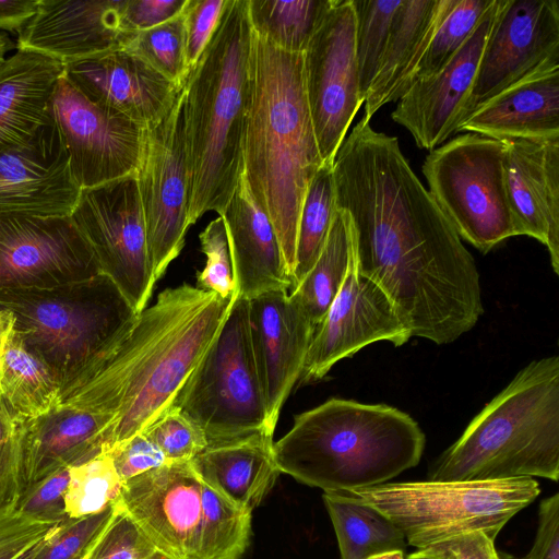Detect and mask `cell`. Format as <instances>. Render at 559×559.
Segmentation results:
<instances>
[{
  "instance_id": "cell-15",
  "label": "cell",
  "mask_w": 559,
  "mask_h": 559,
  "mask_svg": "<svg viewBox=\"0 0 559 559\" xmlns=\"http://www.w3.org/2000/svg\"><path fill=\"white\" fill-rule=\"evenodd\" d=\"M50 110L81 190L136 173L144 127L94 104L64 74Z\"/></svg>"
},
{
  "instance_id": "cell-34",
  "label": "cell",
  "mask_w": 559,
  "mask_h": 559,
  "mask_svg": "<svg viewBox=\"0 0 559 559\" xmlns=\"http://www.w3.org/2000/svg\"><path fill=\"white\" fill-rule=\"evenodd\" d=\"M333 0H248L252 31L273 46L304 53Z\"/></svg>"
},
{
  "instance_id": "cell-44",
  "label": "cell",
  "mask_w": 559,
  "mask_h": 559,
  "mask_svg": "<svg viewBox=\"0 0 559 559\" xmlns=\"http://www.w3.org/2000/svg\"><path fill=\"white\" fill-rule=\"evenodd\" d=\"M110 524L88 559H145L157 549L135 521L118 504Z\"/></svg>"
},
{
  "instance_id": "cell-19",
  "label": "cell",
  "mask_w": 559,
  "mask_h": 559,
  "mask_svg": "<svg viewBox=\"0 0 559 559\" xmlns=\"http://www.w3.org/2000/svg\"><path fill=\"white\" fill-rule=\"evenodd\" d=\"M249 302L253 359L274 433L287 397L298 382L316 325L285 290L259 295Z\"/></svg>"
},
{
  "instance_id": "cell-1",
  "label": "cell",
  "mask_w": 559,
  "mask_h": 559,
  "mask_svg": "<svg viewBox=\"0 0 559 559\" xmlns=\"http://www.w3.org/2000/svg\"><path fill=\"white\" fill-rule=\"evenodd\" d=\"M333 178L358 269L384 290L412 336L442 345L472 330L484 312L475 260L397 138L361 117L334 157Z\"/></svg>"
},
{
  "instance_id": "cell-42",
  "label": "cell",
  "mask_w": 559,
  "mask_h": 559,
  "mask_svg": "<svg viewBox=\"0 0 559 559\" xmlns=\"http://www.w3.org/2000/svg\"><path fill=\"white\" fill-rule=\"evenodd\" d=\"M144 432L168 462H188L207 447L202 429L177 406L169 407Z\"/></svg>"
},
{
  "instance_id": "cell-38",
  "label": "cell",
  "mask_w": 559,
  "mask_h": 559,
  "mask_svg": "<svg viewBox=\"0 0 559 559\" xmlns=\"http://www.w3.org/2000/svg\"><path fill=\"white\" fill-rule=\"evenodd\" d=\"M122 487L109 453L70 467L64 497L68 519L98 513L117 502Z\"/></svg>"
},
{
  "instance_id": "cell-22",
  "label": "cell",
  "mask_w": 559,
  "mask_h": 559,
  "mask_svg": "<svg viewBox=\"0 0 559 559\" xmlns=\"http://www.w3.org/2000/svg\"><path fill=\"white\" fill-rule=\"evenodd\" d=\"M63 74L87 99L142 127L160 120L182 88L121 48L64 64Z\"/></svg>"
},
{
  "instance_id": "cell-31",
  "label": "cell",
  "mask_w": 559,
  "mask_h": 559,
  "mask_svg": "<svg viewBox=\"0 0 559 559\" xmlns=\"http://www.w3.org/2000/svg\"><path fill=\"white\" fill-rule=\"evenodd\" d=\"M60 383L12 328L0 355V397L21 420L40 417L59 404Z\"/></svg>"
},
{
  "instance_id": "cell-52",
  "label": "cell",
  "mask_w": 559,
  "mask_h": 559,
  "mask_svg": "<svg viewBox=\"0 0 559 559\" xmlns=\"http://www.w3.org/2000/svg\"><path fill=\"white\" fill-rule=\"evenodd\" d=\"M449 551L455 559H500L493 540L483 532H472L432 545Z\"/></svg>"
},
{
  "instance_id": "cell-37",
  "label": "cell",
  "mask_w": 559,
  "mask_h": 559,
  "mask_svg": "<svg viewBox=\"0 0 559 559\" xmlns=\"http://www.w3.org/2000/svg\"><path fill=\"white\" fill-rule=\"evenodd\" d=\"M121 49L138 56L178 85H183L190 73L182 12L148 29L128 32Z\"/></svg>"
},
{
  "instance_id": "cell-45",
  "label": "cell",
  "mask_w": 559,
  "mask_h": 559,
  "mask_svg": "<svg viewBox=\"0 0 559 559\" xmlns=\"http://www.w3.org/2000/svg\"><path fill=\"white\" fill-rule=\"evenodd\" d=\"M22 423L0 397V510L15 506L21 495Z\"/></svg>"
},
{
  "instance_id": "cell-13",
  "label": "cell",
  "mask_w": 559,
  "mask_h": 559,
  "mask_svg": "<svg viewBox=\"0 0 559 559\" xmlns=\"http://www.w3.org/2000/svg\"><path fill=\"white\" fill-rule=\"evenodd\" d=\"M304 82L323 164L333 165L364 99L355 53L353 0H333L302 53Z\"/></svg>"
},
{
  "instance_id": "cell-11",
  "label": "cell",
  "mask_w": 559,
  "mask_h": 559,
  "mask_svg": "<svg viewBox=\"0 0 559 559\" xmlns=\"http://www.w3.org/2000/svg\"><path fill=\"white\" fill-rule=\"evenodd\" d=\"M70 217L91 247L100 274L142 312L156 281L135 174L82 189Z\"/></svg>"
},
{
  "instance_id": "cell-5",
  "label": "cell",
  "mask_w": 559,
  "mask_h": 559,
  "mask_svg": "<svg viewBox=\"0 0 559 559\" xmlns=\"http://www.w3.org/2000/svg\"><path fill=\"white\" fill-rule=\"evenodd\" d=\"M432 481L559 478V357L534 360L429 469Z\"/></svg>"
},
{
  "instance_id": "cell-43",
  "label": "cell",
  "mask_w": 559,
  "mask_h": 559,
  "mask_svg": "<svg viewBox=\"0 0 559 559\" xmlns=\"http://www.w3.org/2000/svg\"><path fill=\"white\" fill-rule=\"evenodd\" d=\"M205 265L197 277L198 288L217 294L222 298L236 296L233 261L222 216L211 221L199 236Z\"/></svg>"
},
{
  "instance_id": "cell-40",
  "label": "cell",
  "mask_w": 559,
  "mask_h": 559,
  "mask_svg": "<svg viewBox=\"0 0 559 559\" xmlns=\"http://www.w3.org/2000/svg\"><path fill=\"white\" fill-rule=\"evenodd\" d=\"M117 508L116 502L98 513L57 523L19 559H88Z\"/></svg>"
},
{
  "instance_id": "cell-17",
  "label": "cell",
  "mask_w": 559,
  "mask_h": 559,
  "mask_svg": "<svg viewBox=\"0 0 559 559\" xmlns=\"http://www.w3.org/2000/svg\"><path fill=\"white\" fill-rule=\"evenodd\" d=\"M554 58H559L558 1L499 0L463 120L478 106Z\"/></svg>"
},
{
  "instance_id": "cell-39",
  "label": "cell",
  "mask_w": 559,
  "mask_h": 559,
  "mask_svg": "<svg viewBox=\"0 0 559 559\" xmlns=\"http://www.w3.org/2000/svg\"><path fill=\"white\" fill-rule=\"evenodd\" d=\"M400 2L401 0H353L355 53L364 102L378 72L393 14Z\"/></svg>"
},
{
  "instance_id": "cell-24",
  "label": "cell",
  "mask_w": 559,
  "mask_h": 559,
  "mask_svg": "<svg viewBox=\"0 0 559 559\" xmlns=\"http://www.w3.org/2000/svg\"><path fill=\"white\" fill-rule=\"evenodd\" d=\"M503 141L504 182L519 235L544 243L559 274V138Z\"/></svg>"
},
{
  "instance_id": "cell-56",
  "label": "cell",
  "mask_w": 559,
  "mask_h": 559,
  "mask_svg": "<svg viewBox=\"0 0 559 559\" xmlns=\"http://www.w3.org/2000/svg\"><path fill=\"white\" fill-rule=\"evenodd\" d=\"M12 40L4 34L0 33V61L4 59V55L8 50L13 48Z\"/></svg>"
},
{
  "instance_id": "cell-12",
  "label": "cell",
  "mask_w": 559,
  "mask_h": 559,
  "mask_svg": "<svg viewBox=\"0 0 559 559\" xmlns=\"http://www.w3.org/2000/svg\"><path fill=\"white\" fill-rule=\"evenodd\" d=\"M135 176L148 254L157 282L180 254L190 227V173L182 88L168 112L157 122L144 127Z\"/></svg>"
},
{
  "instance_id": "cell-28",
  "label": "cell",
  "mask_w": 559,
  "mask_h": 559,
  "mask_svg": "<svg viewBox=\"0 0 559 559\" xmlns=\"http://www.w3.org/2000/svg\"><path fill=\"white\" fill-rule=\"evenodd\" d=\"M452 2L401 0L378 72L364 102V118L370 120L382 106L399 100L406 93Z\"/></svg>"
},
{
  "instance_id": "cell-7",
  "label": "cell",
  "mask_w": 559,
  "mask_h": 559,
  "mask_svg": "<svg viewBox=\"0 0 559 559\" xmlns=\"http://www.w3.org/2000/svg\"><path fill=\"white\" fill-rule=\"evenodd\" d=\"M0 309L61 385L120 340L138 312L105 275L46 289L0 292Z\"/></svg>"
},
{
  "instance_id": "cell-54",
  "label": "cell",
  "mask_w": 559,
  "mask_h": 559,
  "mask_svg": "<svg viewBox=\"0 0 559 559\" xmlns=\"http://www.w3.org/2000/svg\"><path fill=\"white\" fill-rule=\"evenodd\" d=\"M406 559H455L449 551L437 546L419 548L406 556Z\"/></svg>"
},
{
  "instance_id": "cell-18",
  "label": "cell",
  "mask_w": 559,
  "mask_h": 559,
  "mask_svg": "<svg viewBox=\"0 0 559 559\" xmlns=\"http://www.w3.org/2000/svg\"><path fill=\"white\" fill-rule=\"evenodd\" d=\"M117 502L158 551L201 559L202 480L191 461L168 462L123 481Z\"/></svg>"
},
{
  "instance_id": "cell-57",
  "label": "cell",
  "mask_w": 559,
  "mask_h": 559,
  "mask_svg": "<svg viewBox=\"0 0 559 559\" xmlns=\"http://www.w3.org/2000/svg\"><path fill=\"white\" fill-rule=\"evenodd\" d=\"M367 559H406L404 551H390L372 556Z\"/></svg>"
},
{
  "instance_id": "cell-48",
  "label": "cell",
  "mask_w": 559,
  "mask_h": 559,
  "mask_svg": "<svg viewBox=\"0 0 559 559\" xmlns=\"http://www.w3.org/2000/svg\"><path fill=\"white\" fill-rule=\"evenodd\" d=\"M70 479V468L61 469L26 490L15 507L38 520L61 522L68 519L64 497Z\"/></svg>"
},
{
  "instance_id": "cell-46",
  "label": "cell",
  "mask_w": 559,
  "mask_h": 559,
  "mask_svg": "<svg viewBox=\"0 0 559 559\" xmlns=\"http://www.w3.org/2000/svg\"><path fill=\"white\" fill-rule=\"evenodd\" d=\"M57 523L35 519L15 506L0 510V559H19Z\"/></svg>"
},
{
  "instance_id": "cell-25",
  "label": "cell",
  "mask_w": 559,
  "mask_h": 559,
  "mask_svg": "<svg viewBox=\"0 0 559 559\" xmlns=\"http://www.w3.org/2000/svg\"><path fill=\"white\" fill-rule=\"evenodd\" d=\"M222 216L233 261L236 295L290 292L293 280L275 229L252 194L242 173Z\"/></svg>"
},
{
  "instance_id": "cell-14",
  "label": "cell",
  "mask_w": 559,
  "mask_h": 559,
  "mask_svg": "<svg viewBox=\"0 0 559 559\" xmlns=\"http://www.w3.org/2000/svg\"><path fill=\"white\" fill-rule=\"evenodd\" d=\"M98 274L70 216L0 214V292L52 288Z\"/></svg>"
},
{
  "instance_id": "cell-29",
  "label": "cell",
  "mask_w": 559,
  "mask_h": 559,
  "mask_svg": "<svg viewBox=\"0 0 559 559\" xmlns=\"http://www.w3.org/2000/svg\"><path fill=\"white\" fill-rule=\"evenodd\" d=\"M64 66L16 49L0 61V151L29 141L53 118L50 104Z\"/></svg>"
},
{
  "instance_id": "cell-51",
  "label": "cell",
  "mask_w": 559,
  "mask_h": 559,
  "mask_svg": "<svg viewBox=\"0 0 559 559\" xmlns=\"http://www.w3.org/2000/svg\"><path fill=\"white\" fill-rule=\"evenodd\" d=\"M523 559H559V493L540 502L534 544Z\"/></svg>"
},
{
  "instance_id": "cell-49",
  "label": "cell",
  "mask_w": 559,
  "mask_h": 559,
  "mask_svg": "<svg viewBox=\"0 0 559 559\" xmlns=\"http://www.w3.org/2000/svg\"><path fill=\"white\" fill-rule=\"evenodd\" d=\"M109 454L122 483L168 463L144 431L117 445Z\"/></svg>"
},
{
  "instance_id": "cell-3",
  "label": "cell",
  "mask_w": 559,
  "mask_h": 559,
  "mask_svg": "<svg viewBox=\"0 0 559 559\" xmlns=\"http://www.w3.org/2000/svg\"><path fill=\"white\" fill-rule=\"evenodd\" d=\"M252 35L248 0H227L210 43L182 85L189 226L206 212L221 215L243 173Z\"/></svg>"
},
{
  "instance_id": "cell-8",
  "label": "cell",
  "mask_w": 559,
  "mask_h": 559,
  "mask_svg": "<svg viewBox=\"0 0 559 559\" xmlns=\"http://www.w3.org/2000/svg\"><path fill=\"white\" fill-rule=\"evenodd\" d=\"M539 491L536 480L521 477L384 483L342 492L380 511L402 531L407 545L419 549L472 532L495 540Z\"/></svg>"
},
{
  "instance_id": "cell-58",
  "label": "cell",
  "mask_w": 559,
  "mask_h": 559,
  "mask_svg": "<svg viewBox=\"0 0 559 559\" xmlns=\"http://www.w3.org/2000/svg\"><path fill=\"white\" fill-rule=\"evenodd\" d=\"M145 559H173V558L163 554L162 551L156 550L154 554H152L151 556H148Z\"/></svg>"
},
{
  "instance_id": "cell-32",
  "label": "cell",
  "mask_w": 559,
  "mask_h": 559,
  "mask_svg": "<svg viewBox=\"0 0 559 559\" xmlns=\"http://www.w3.org/2000/svg\"><path fill=\"white\" fill-rule=\"evenodd\" d=\"M342 559H367L390 551H405L402 531L377 509L343 492H324Z\"/></svg>"
},
{
  "instance_id": "cell-50",
  "label": "cell",
  "mask_w": 559,
  "mask_h": 559,
  "mask_svg": "<svg viewBox=\"0 0 559 559\" xmlns=\"http://www.w3.org/2000/svg\"><path fill=\"white\" fill-rule=\"evenodd\" d=\"M187 0H123L121 26L124 32H139L157 26L179 15Z\"/></svg>"
},
{
  "instance_id": "cell-6",
  "label": "cell",
  "mask_w": 559,
  "mask_h": 559,
  "mask_svg": "<svg viewBox=\"0 0 559 559\" xmlns=\"http://www.w3.org/2000/svg\"><path fill=\"white\" fill-rule=\"evenodd\" d=\"M235 297L222 298L189 284L162 292L159 312L135 329L131 354L114 384L116 416L104 453L144 431L171 407Z\"/></svg>"
},
{
  "instance_id": "cell-20",
  "label": "cell",
  "mask_w": 559,
  "mask_h": 559,
  "mask_svg": "<svg viewBox=\"0 0 559 559\" xmlns=\"http://www.w3.org/2000/svg\"><path fill=\"white\" fill-rule=\"evenodd\" d=\"M498 7L493 0L457 53L436 74L415 81L397 100L391 117L418 147L432 151L456 133Z\"/></svg>"
},
{
  "instance_id": "cell-2",
  "label": "cell",
  "mask_w": 559,
  "mask_h": 559,
  "mask_svg": "<svg viewBox=\"0 0 559 559\" xmlns=\"http://www.w3.org/2000/svg\"><path fill=\"white\" fill-rule=\"evenodd\" d=\"M242 158L243 174L275 229L293 280L302 200L323 162L306 98L302 53L284 51L254 32Z\"/></svg>"
},
{
  "instance_id": "cell-27",
  "label": "cell",
  "mask_w": 559,
  "mask_h": 559,
  "mask_svg": "<svg viewBox=\"0 0 559 559\" xmlns=\"http://www.w3.org/2000/svg\"><path fill=\"white\" fill-rule=\"evenodd\" d=\"M498 140L559 138V58L502 90L457 127Z\"/></svg>"
},
{
  "instance_id": "cell-47",
  "label": "cell",
  "mask_w": 559,
  "mask_h": 559,
  "mask_svg": "<svg viewBox=\"0 0 559 559\" xmlns=\"http://www.w3.org/2000/svg\"><path fill=\"white\" fill-rule=\"evenodd\" d=\"M226 3L227 0H187L182 16L190 71L210 43Z\"/></svg>"
},
{
  "instance_id": "cell-35",
  "label": "cell",
  "mask_w": 559,
  "mask_h": 559,
  "mask_svg": "<svg viewBox=\"0 0 559 559\" xmlns=\"http://www.w3.org/2000/svg\"><path fill=\"white\" fill-rule=\"evenodd\" d=\"M336 209L333 165L323 164L310 180L302 200L297 227L296 264L292 290L319 258Z\"/></svg>"
},
{
  "instance_id": "cell-10",
  "label": "cell",
  "mask_w": 559,
  "mask_h": 559,
  "mask_svg": "<svg viewBox=\"0 0 559 559\" xmlns=\"http://www.w3.org/2000/svg\"><path fill=\"white\" fill-rule=\"evenodd\" d=\"M506 143L466 132L430 151L423 164L429 192L460 238L483 253L520 236L507 194Z\"/></svg>"
},
{
  "instance_id": "cell-41",
  "label": "cell",
  "mask_w": 559,
  "mask_h": 559,
  "mask_svg": "<svg viewBox=\"0 0 559 559\" xmlns=\"http://www.w3.org/2000/svg\"><path fill=\"white\" fill-rule=\"evenodd\" d=\"M492 2L453 0L417 68L413 83L436 74L457 53Z\"/></svg>"
},
{
  "instance_id": "cell-33",
  "label": "cell",
  "mask_w": 559,
  "mask_h": 559,
  "mask_svg": "<svg viewBox=\"0 0 559 559\" xmlns=\"http://www.w3.org/2000/svg\"><path fill=\"white\" fill-rule=\"evenodd\" d=\"M353 251L348 213L336 209L324 247L307 275L289 292L317 326L340 292Z\"/></svg>"
},
{
  "instance_id": "cell-55",
  "label": "cell",
  "mask_w": 559,
  "mask_h": 559,
  "mask_svg": "<svg viewBox=\"0 0 559 559\" xmlns=\"http://www.w3.org/2000/svg\"><path fill=\"white\" fill-rule=\"evenodd\" d=\"M13 328V317L12 314L4 309H0V355L3 348V345Z\"/></svg>"
},
{
  "instance_id": "cell-53",
  "label": "cell",
  "mask_w": 559,
  "mask_h": 559,
  "mask_svg": "<svg viewBox=\"0 0 559 559\" xmlns=\"http://www.w3.org/2000/svg\"><path fill=\"white\" fill-rule=\"evenodd\" d=\"M38 4L39 0H0V29L19 34Z\"/></svg>"
},
{
  "instance_id": "cell-36",
  "label": "cell",
  "mask_w": 559,
  "mask_h": 559,
  "mask_svg": "<svg viewBox=\"0 0 559 559\" xmlns=\"http://www.w3.org/2000/svg\"><path fill=\"white\" fill-rule=\"evenodd\" d=\"M250 534L251 513L202 480L201 559H240Z\"/></svg>"
},
{
  "instance_id": "cell-4",
  "label": "cell",
  "mask_w": 559,
  "mask_h": 559,
  "mask_svg": "<svg viewBox=\"0 0 559 559\" xmlns=\"http://www.w3.org/2000/svg\"><path fill=\"white\" fill-rule=\"evenodd\" d=\"M425 442L418 423L395 407L330 399L295 416L273 454L281 473L342 492L384 484L416 466Z\"/></svg>"
},
{
  "instance_id": "cell-23",
  "label": "cell",
  "mask_w": 559,
  "mask_h": 559,
  "mask_svg": "<svg viewBox=\"0 0 559 559\" xmlns=\"http://www.w3.org/2000/svg\"><path fill=\"white\" fill-rule=\"evenodd\" d=\"M123 0H39L34 16L17 34L16 49L31 50L63 66L120 49Z\"/></svg>"
},
{
  "instance_id": "cell-9",
  "label": "cell",
  "mask_w": 559,
  "mask_h": 559,
  "mask_svg": "<svg viewBox=\"0 0 559 559\" xmlns=\"http://www.w3.org/2000/svg\"><path fill=\"white\" fill-rule=\"evenodd\" d=\"M171 406L202 429L207 447L259 433L273 437L252 354L247 299L236 295L221 330Z\"/></svg>"
},
{
  "instance_id": "cell-16",
  "label": "cell",
  "mask_w": 559,
  "mask_h": 559,
  "mask_svg": "<svg viewBox=\"0 0 559 559\" xmlns=\"http://www.w3.org/2000/svg\"><path fill=\"white\" fill-rule=\"evenodd\" d=\"M411 337L409 330L384 290L360 273L353 235V251L345 280L316 326L297 383L304 385L320 381L337 361L371 343L388 341L402 346Z\"/></svg>"
},
{
  "instance_id": "cell-21",
  "label": "cell",
  "mask_w": 559,
  "mask_h": 559,
  "mask_svg": "<svg viewBox=\"0 0 559 559\" xmlns=\"http://www.w3.org/2000/svg\"><path fill=\"white\" fill-rule=\"evenodd\" d=\"M80 192L55 120L0 151V214L70 216Z\"/></svg>"
},
{
  "instance_id": "cell-30",
  "label": "cell",
  "mask_w": 559,
  "mask_h": 559,
  "mask_svg": "<svg viewBox=\"0 0 559 559\" xmlns=\"http://www.w3.org/2000/svg\"><path fill=\"white\" fill-rule=\"evenodd\" d=\"M273 443L272 436L253 435L209 445L191 463L202 480L252 513L281 473L274 460Z\"/></svg>"
},
{
  "instance_id": "cell-26",
  "label": "cell",
  "mask_w": 559,
  "mask_h": 559,
  "mask_svg": "<svg viewBox=\"0 0 559 559\" xmlns=\"http://www.w3.org/2000/svg\"><path fill=\"white\" fill-rule=\"evenodd\" d=\"M111 423L109 416L63 404L23 420L20 497L50 475L104 453Z\"/></svg>"
}]
</instances>
